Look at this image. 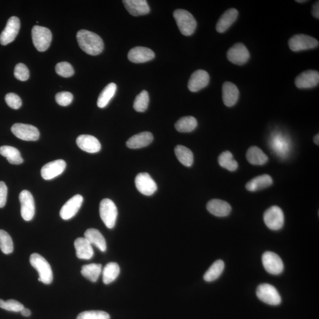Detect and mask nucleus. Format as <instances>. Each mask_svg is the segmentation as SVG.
<instances>
[{
  "mask_svg": "<svg viewBox=\"0 0 319 319\" xmlns=\"http://www.w3.org/2000/svg\"><path fill=\"white\" fill-rule=\"evenodd\" d=\"M99 214L106 227L112 229L115 227L118 216L117 208L114 202L109 199H104L99 205Z\"/></svg>",
  "mask_w": 319,
  "mask_h": 319,
  "instance_id": "nucleus-5",
  "label": "nucleus"
},
{
  "mask_svg": "<svg viewBox=\"0 0 319 319\" xmlns=\"http://www.w3.org/2000/svg\"><path fill=\"white\" fill-rule=\"evenodd\" d=\"M122 3L126 10L133 16H144L150 11L145 0H124Z\"/></svg>",
  "mask_w": 319,
  "mask_h": 319,
  "instance_id": "nucleus-22",
  "label": "nucleus"
},
{
  "mask_svg": "<svg viewBox=\"0 0 319 319\" xmlns=\"http://www.w3.org/2000/svg\"><path fill=\"white\" fill-rule=\"evenodd\" d=\"M264 221L267 227L271 230H280L284 224L283 212L277 206H272L264 212Z\"/></svg>",
  "mask_w": 319,
  "mask_h": 319,
  "instance_id": "nucleus-7",
  "label": "nucleus"
},
{
  "mask_svg": "<svg viewBox=\"0 0 319 319\" xmlns=\"http://www.w3.org/2000/svg\"><path fill=\"white\" fill-rule=\"evenodd\" d=\"M21 29V21L17 17L13 16L9 19L6 28L0 35V43L8 45L15 41Z\"/></svg>",
  "mask_w": 319,
  "mask_h": 319,
  "instance_id": "nucleus-13",
  "label": "nucleus"
},
{
  "mask_svg": "<svg viewBox=\"0 0 319 319\" xmlns=\"http://www.w3.org/2000/svg\"><path fill=\"white\" fill-rule=\"evenodd\" d=\"M273 181L271 176L268 175H262L252 179L246 185V189L248 191L257 192L262 190L270 186Z\"/></svg>",
  "mask_w": 319,
  "mask_h": 319,
  "instance_id": "nucleus-28",
  "label": "nucleus"
},
{
  "mask_svg": "<svg viewBox=\"0 0 319 319\" xmlns=\"http://www.w3.org/2000/svg\"><path fill=\"white\" fill-rule=\"evenodd\" d=\"M135 184L137 190L146 196L153 195L157 189L155 181L147 173H140L136 176Z\"/></svg>",
  "mask_w": 319,
  "mask_h": 319,
  "instance_id": "nucleus-15",
  "label": "nucleus"
},
{
  "mask_svg": "<svg viewBox=\"0 0 319 319\" xmlns=\"http://www.w3.org/2000/svg\"><path fill=\"white\" fill-rule=\"evenodd\" d=\"M33 45L39 52L47 51L52 39L51 31L44 27L35 26L32 31Z\"/></svg>",
  "mask_w": 319,
  "mask_h": 319,
  "instance_id": "nucleus-6",
  "label": "nucleus"
},
{
  "mask_svg": "<svg viewBox=\"0 0 319 319\" xmlns=\"http://www.w3.org/2000/svg\"><path fill=\"white\" fill-rule=\"evenodd\" d=\"M149 95L147 91H142L136 96L134 102V107L136 111L143 112L147 110L149 104Z\"/></svg>",
  "mask_w": 319,
  "mask_h": 319,
  "instance_id": "nucleus-40",
  "label": "nucleus"
},
{
  "mask_svg": "<svg viewBox=\"0 0 319 319\" xmlns=\"http://www.w3.org/2000/svg\"><path fill=\"white\" fill-rule=\"evenodd\" d=\"M55 99L59 105L66 106L71 104L74 96L71 92H61L56 95Z\"/></svg>",
  "mask_w": 319,
  "mask_h": 319,
  "instance_id": "nucleus-46",
  "label": "nucleus"
},
{
  "mask_svg": "<svg viewBox=\"0 0 319 319\" xmlns=\"http://www.w3.org/2000/svg\"><path fill=\"white\" fill-rule=\"evenodd\" d=\"M225 268L224 262L219 260L216 261L208 269L204 276L205 281H214L218 279L222 274Z\"/></svg>",
  "mask_w": 319,
  "mask_h": 319,
  "instance_id": "nucleus-36",
  "label": "nucleus"
},
{
  "mask_svg": "<svg viewBox=\"0 0 319 319\" xmlns=\"http://www.w3.org/2000/svg\"><path fill=\"white\" fill-rule=\"evenodd\" d=\"M312 15L315 19H319V2H315L312 8Z\"/></svg>",
  "mask_w": 319,
  "mask_h": 319,
  "instance_id": "nucleus-48",
  "label": "nucleus"
},
{
  "mask_svg": "<svg viewBox=\"0 0 319 319\" xmlns=\"http://www.w3.org/2000/svg\"><path fill=\"white\" fill-rule=\"evenodd\" d=\"M246 157L248 162L253 165H264L268 161V156L257 146H252L249 148Z\"/></svg>",
  "mask_w": 319,
  "mask_h": 319,
  "instance_id": "nucleus-30",
  "label": "nucleus"
},
{
  "mask_svg": "<svg viewBox=\"0 0 319 319\" xmlns=\"http://www.w3.org/2000/svg\"><path fill=\"white\" fill-rule=\"evenodd\" d=\"M227 56L232 64L243 65L250 59V53L243 43H238L228 50Z\"/></svg>",
  "mask_w": 319,
  "mask_h": 319,
  "instance_id": "nucleus-12",
  "label": "nucleus"
},
{
  "mask_svg": "<svg viewBox=\"0 0 319 319\" xmlns=\"http://www.w3.org/2000/svg\"><path fill=\"white\" fill-rule=\"evenodd\" d=\"M21 312L23 316L29 317L31 315V310L27 308H23V310Z\"/></svg>",
  "mask_w": 319,
  "mask_h": 319,
  "instance_id": "nucleus-49",
  "label": "nucleus"
},
{
  "mask_svg": "<svg viewBox=\"0 0 319 319\" xmlns=\"http://www.w3.org/2000/svg\"><path fill=\"white\" fill-rule=\"evenodd\" d=\"M174 16L182 35L189 36L194 34L197 23L190 12L178 9L174 12Z\"/></svg>",
  "mask_w": 319,
  "mask_h": 319,
  "instance_id": "nucleus-2",
  "label": "nucleus"
},
{
  "mask_svg": "<svg viewBox=\"0 0 319 319\" xmlns=\"http://www.w3.org/2000/svg\"><path fill=\"white\" fill-rule=\"evenodd\" d=\"M117 85L114 83H110L103 89L100 95H99L97 105L99 108H105L109 104L111 99L114 97L117 91Z\"/></svg>",
  "mask_w": 319,
  "mask_h": 319,
  "instance_id": "nucleus-32",
  "label": "nucleus"
},
{
  "mask_svg": "<svg viewBox=\"0 0 319 319\" xmlns=\"http://www.w3.org/2000/svg\"><path fill=\"white\" fill-rule=\"evenodd\" d=\"M319 73L313 70L302 72L295 80V86L299 89H310L318 85Z\"/></svg>",
  "mask_w": 319,
  "mask_h": 319,
  "instance_id": "nucleus-16",
  "label": "nucleus"
},
{
  "mask_svg": "<svg viewBox=\"0 0 319 319\" xmlns=\"http://www.w3.org/2000/svg\"><path fill=\"white\" fill-rule=\"evenodd\" d=\"M76 256L81 260H90L94 256L92 245L85 238H78L74 242Z\"/></svg>",
  "mask_w": 319,
  "mask_h": 319,
  "instance_id": "nucleus-26",
  "label": "nucleus"
},
{
  "mask_svg": "<svg viewBox=\"0 0 319 319\" xmlns=\"http://www.w3.org/2000/svg\"><path fill=\"white\" fill-rule=\"evenodd\" d=\"M8 189L4 182H0V208L5 207L8 197Z\"/></svg>",
  "mask_w": 319,
  "mask_h": 319,
  "instance_id": "nucleus-47",
  "label": "nucleus"
},
{
  "mask_svg": "<svg viewBox=\"0 0 319 319\" xmlns=\"http://www.w3.org/2000/svg\"><path fill=\"white\" fill-rule=\"evenodd\" d=\"M83 201H84V198L80 195H76L70 199L63 206L61 211H60L61 217L64 220H69V219L75 217L80 208L81 207Z\"/></svg>",
  "mask_w": 319,
  "mask_h": 319,
  "instance_id": "nucleus-18",
  "label": "nucleus"
},
{
  "mask_svg": "<svg viewBox=\"0 0 319 319\" xmlns=\"http://www.w3.org/2000/svg\"><path fill=\"white\" fill-rule=\"evenodd\" d=\"M76 319H110V316L104 311L91 310L82 312Z\"/></svg>",
  "mask_w": 319,
  "mask_h": 319,
  "instance_id": "nucleus-42",
  "label": "nucleus"
},
{
  "mask_svg": "<svg viewBox=\"0 0 319 319\" xmlns=\"http://www.w3.org/2000/svg\"><path fill=\"white\" fill-rule=\"evenodd\" d=\"M295 2H298V3H304V2H306L307 1H303H303H299V0H298V1H295Z\"/></svg>",
  "mask_w": 319,
  "mask_h": 319,
  "instance_id": "nucleus-51",
  "label": "nucleus"
},
{
  "mask_svg": "<svg viewBox=\"0 0 319 319\" xmlns=\"http://www.w3.org/2000/svg\"><path fill=\"white\" fill-rule=\"evenodd\" d=\"M66 164L64 160H56L46 164L42 169L41 175L45 180L49 181L61 175L65 170Z\"/></svg>",
  "mask_w": 319,
  "mask_h": 319,
  "instance_id": "nucleus-17",
  "label": "nucleus"
},
{
  "mask_svg": "<svg viewBox=\"0 0 319 319\" xmlns=\"http://www.w3.org/2000/svg\"><path fill=\"white\" fill-rule=\"evenodd\" d=\"M0 154L6 157L11 164L21 165L23 163L21 152L18 149L12 146H2L0 147Z\"/></svg>",
  "mask_w": 319,
  "mask_h": 319,
  "instance_id": "nucleus-31",
  "label": "nucleus"
},
{
  "mask_svg": "<svg viewBox=\"0 0 319 319\" xmlns=\"http://www.w3.org/2000/svg\"><path fill=\"white\" fill-rule=\"evenodd\" d=\"M314 142L315 144L318 145L319 144V135L318 134L315 135L314 137Z\"/></svg>",
  "mask_w": 319,
  "mask_h": 319,
  "instance_id": "nucleus-50",
  "label": "nucleus"
},
{
  "mask_svg": "<svg viewBox=\"0 0 319 319\" xmlns=\"http://www.w3.org/2000/svg\"><path fill=\"white\" fill-rule=\"evenodd\" d=\"M153 140V135L149 132H142L133 135L126 142L128 148L137 149L145 147L151 143Z\"/></svg>",
  "mask_w": 319,
  "mask_h": 319,
  "instance_id": "nucleus-27",
  "label": "nucleus"
},
{
  "mask_svg": "<svg viewBox=\"0 0 319 319\" xmlns=\"http://www.w3.org/2000/svg\"><path fill=\"white\" fill-rule=\"evenodd\" d=\"M30 262L32 267L38 271L39 281L46 284L52 283L53 278V272L51 265L45 258L38 253L32 254L30 257Z\"/></svg>",
  "mask_w": 319,
  "mask_h": 319,
  "instance_id": "nucleus-3",
  "label": "nucleus"
},
{
  "mask_svg": "<svg viewBox=\"0 0 319 319\" xmlns=\"http://www.w3.org/2000/svg\"><path fill=\"white\" fill-rule=\"evenodd\" d=\"M288 45L292 51L300 52L317 48L318 42L311 36L300 34L292 36L289 40Z\"/></svg>",
  "mask_w": 319,
  "mask_h": 319,
  "instance_id": "nucleus-8",
  "label": "nucleus"
},
{
  "mask_svg": "<svg viewBox=\"0 0 319 319\" xmlns=\"http://www.w3.org/2000/svg\"><path fill=\"white\" fill-rule=\"evenodd\" d=\"M209 75L204 70L199 69L193 73L188 82L189 91L198 92L204 88L209 84Z\"/></svg>",
  "mask_w": 319,
  "mask_h": 319,
  "instance_id": "nucleus-19",
  "label": "nucleus"
},
{
  "mask_svg": "<svg viewBox=\"0 0 319 319\" xmlns=\"http://www.w3.org/2000/svg\"><path fill=\"white\" fill-rule=\"evenodd\" d=\"M120 272V268L116 262H109L102 271V280L105 284H109L115 281Z\"/></svg>",
  "mask_w": 319,
  "mask_h": 319,
  "instance_id": "nucleus-34",
  "label": "nucleus"
},
{
  "mask_svg": "<svg viewBox=\"0 0 319 319\" xmlns=\"http://www.w3.org/2000/svg\"><path fill=\"white\" fill-rule=\"evenodd\" d=\"M5 100L10 107L14 109H18L22 105V101L18 95L15 93H9L5 96Z\"/></svg>",
  "mask_w": 319,
  "mask_h": 319,
  "instance_id": "nucleus-45",
  "label": "nucleus"
},
{
  "mask_svg": "<svg viewBox=\"0 0 319 319\" xmlns=\"http://www.w3.org/2000/svg\"><path fill=\"white\" fill-rule=\"evenodd\" d=\"M0 249L5 254H11L14 250L11 235L2 229H0Z\"/></svg>",
  "mask_w": 319,
  "mask_h": 319,
  "instance_id": "nucleus-39",
  "label": "nucleus"
},
{
  "mask_svg": "<svg viewBox=\"0 0 319 319\" xmlns=\"http://www.w3.org/2000/svg\"><path fill=\"white\" fill-rule=\"evenodd\" d=\"M21 204V215L26 221H31L35 214L34 198L28 191H23L19 195Z\"/></svg>",
  "mask_w": 319,
  "mask_h": 319,
  "instance_id": "nucleus-14",
  "label": "nucleus"
},
{
  "mask_svg": "<svg viewBox=\"0 0 319 319\" xmlns=\"http://www.w3.org/2000/svg\"><path fill=\"white\" fill-rule=\"evenodd\" d=\"M269 147L274 154L282 159L288 157L291 151L292 145L290 139L287 137L277 133L272 134L269 139Z\"/></svg>",
  "mask_w": 319,
  "mask_h": 319,
  "instance_id": "nucleus-4",
  "label": "nucleus"
},
{
  "mask_svg": "<svg viewBox=\"0 0 319 319\" xmlns=\"http://www.w3.org/2000/svg\"><path fill=\"white\" fill-rule=\"evenodd\" d=\"M239 91L234 83L225 82L222 86V99L224 104L228 107H231L237 102Z\"/></svg>",
  "mask_w": 319,
  "mask_h": 319,
  "instance_id": "nucleus-23",
  "label": "nucleus"
},
{
  "mask_svg": "<svg viewBox=\"0 0 319 319\" xmlns=\"http://www.w3.org/2000/svg\"><path fill=\"white\" fill-rule=\"evenodd\" d=\"M55 71L58 75L64 78L71 77L74 74V68L66 62L58 63L56 66Z\"/></svg>",
  "mask_w": 319,
  "mask_h": 319,
  "instance_id": "nucleus-41",
  "label": "nucleus"
},
{
  "mask_svg": "<svg viewBox=\"0 0 319 319\" xmlns=\"http://www.w3.org/2000/svg\"><path fill=\"white\" fill-rule=\"evenodd\" d=\"M198 121L197 119L192 116H187L181 118L176 122V130L181 132H190L197 128Z\"/></svg>",
  "mask_w": 319,
  "mask_h": 319,
  "instance_id": "nucleus-35",
  "label": "nucleus"
},
{
  "mask_svg": "<svg viewBox=\"0 0 319 319\" xmlns=\"http://www.w3.org/2000/svg\"><path fill=\"white\" fill-rule=\"evenodd\" d=\"M218 162L222 168L227 169L229 171L234 172L238 167L237 162L234 158L231 152L229 151L222 152L219 156Z\"/></svg>",
  "mask_w": 319,
  "mask_h": 319,
  "instance_id": "nucleus-38",
  "label": "nucleus"
},
{
  "mask_svg": "<svg viewBox=\"0 0 319 319\" xmlns=\"http://www.w3.org/2000/svg\"><path fill=\"white\" fill-rule=\"evenodd\" d=\"M175 154L179 161L186 167H191L194 163V154L187 147L184 145H178L175 149Z\"/></svg>",
  "mask_w": 319,
  "mask_h": 319,
  "instance_id": "nucleus-33",
  "label": "nucleus"
},
{
  "mask_svg": "<svg viewBox=\"0 0 319 319\" xmlns=\"http://www.w3.org/2000/svg\"><path fill=\"white\" fill-rule=\"evenodd\" d=\"M155 57V53L150 49L141 47H135L131 49L128 52L129 61L135 64H141L151 61Z\"/></svg>",
  "mask_w": 319,
  "mask_h": 319,
  "instance_id": "nucleus-20",
  "label": "nucleus"
},
{
  "mask_svg": "<svg viewBox=\"0 0 319 319\" xmlns=\"http://www.w3.org/2000/svg\"><path fill=\"white\" fill-rule=\"evenodd\" d=\"M207 208L211 214L218 217H227L231 212V205L219 199H212L208 202Z\"/></svg>",
  "mask_w": 319,
  "mask_h": 319,
  "instance_id": "nucleus-24",
  "label": "nucleus"
},
{
  "mask_svg": "<svg viewBox=\"0 0 319 319\" xmlns=\"http://www.w3.org/2000/svg\"><path fill=\"white\" fill-rule=\"evenodd\" d=\"M85 238L87 239L92 245H94L102 252H105L106 250V241L101 232L97 229H88L85 232Z\"/></svg>",
  "mask_w": 319,
  "mask_h": 319,
  "instance_id": "nucleus-29",
  "label": "nucleus"
},
{
  "mask_svg": "<svg viewBox=\"0 0 319 319\" xmlns=\"http://www.w3.org/2000/svg\"><path fill=\"white\" fill-rule=\"evenodd\" d=\"M257 297L264 303L272 305L281 303V298L277 289L272 285L264 283L259 285L256 291Z\"/></svg>",
  "mask_w": 319,
  "mask_h": 319,
  "instance_id": "nucleus-9",
  "label": "nucleus"
},
{
  "mask_svg": "<svg viewBox=\"0 0 319 319\" xmlns=\"http://www.w3.org/2000/svg\"><path fill=\"white\" fill-rule=\"evenodd\" d=\"M262 264L268 273L278 275L284 270V264L281 258L274 252L267 251L262 255Z\"/></svg>",
  "mask_w": 319,
  "mask_h": 319,
  "instance_id": "nucleus-11",
  "label": "nucleus"
},
{
  "mask_svg": "<svg viewBox=\"0 0 319 319\" xmlns=\"http://www.w3.org/2000/svg\"><path fill=\"white\" fill-rule=\"evenodd\" d=\"M101 272V264H90L82 266L81 274L89 281L96 282L98 280Z\"/></svg>",
  "mask_w": 319,
  "mask_h": 319,
  "instance_id": "nucleus-37",
  "label": "nucleus"
},
{
  "mask_svg": "<svg viewBox=\"0 0 319 319\" xmlns=\"http://www.w3.org/2000/svg\"><path fill=\"white\" fill-rule=\"evenodd\" d=\"M0 307L8 311L20 312L24 308V305L15 300L4 301L0 299Z\"/></svg>",
  "mask_w": 319,
  "mask_h": 319,
  "instance_id": "nucleus-43",
  "label": "nucleus"
},
{
  "mask_svg": "<svg viewBox=\"0 0 319 319\" xmlns=\"http://www.w3.org/2000/svg\"><path fill=\"white\" fill-rule=\"evenodd\" d=\"M76 144L82 150L89 153H96L101 150V145L98 139L90 135H81L76 139Z\"/></svg>",
  "mask_w": 319,
  "mask_h": 319,
  "instance_id": "nucleus-21",
  "label": "nucleus"
},
{
  "mask_svg": "<svg viewBox=\"0 0 319 319\" xmlns=\"http://www.w3.org/2000/svg\"><path fill=\"white\" fill-rule=\"evenodd\" d=\"M16 79L21 81H26L29 78L30 73L27 66L22 63L16 66L14 72Z\"/></svg>",
  "mask_w": 319,
  "mask_h": 319,
  "instance_id": "nucleus-44",
  "label": "nucleus"
},
{
  "mask_svg": "<svg viewBox=\"0 0 319 319\" xmlns=\"http://www.w3.org/2000/svg\"><path fill=\"white\" fill-rule=\"evenodd\" d=\"M16 137L24 141H37L40 137L39 129L35 126L16 123L11 128Z\"/></svg>",
  "mask_w": 319,
  "mask_h": 319,
  "instance_id": "nucleus-10",
  "label": "nucleus"
},
{
  "mask_svg": "<svg viewBox=\"0 0 319 319\" xmlns=\"http://www.w3.org/2000/svg\"><path fill=\"white\" fill-rule=\"evenodd\" d=\"M79 47L88 55L96 56L104 50V45L100 36L95 33L81 30L76 35Z\"/></svg>",
  "mask_w": 319,
  "mask_h": 319,
  "instance_id": "nucleus-1",
  "label": "nucleus"
},
{
  "mask_svg": "<svg viewBox=\"0 0 319 319\" xmlns=\"http://www.w3.org/2000/svg\"><path fill=\"white\" fill-rule=\"evenodd\" d=\"M238 12L237 9L232 8L224 12L219 19L216 26V30L218 33H222L227 31L237 21Z\"/></svg>",
  "mask_w": 319,
  "mask_h": 319,
  "instance_id": "nucleus-25",
  "label": "nucleus"
}]
</instances>
